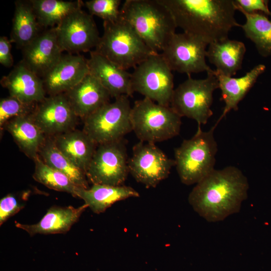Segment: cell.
I'll return each instance as SVG.
<instances>
[{
    "instance_id": "3957f363",
    "label": "cell",
    "mask_w": 271,
    "mask_h": 271,
    "mask_svg": "<svg viewBox=\"0 0 271 271\" xmlns=\"http://www.w3.org/2000/svg\"><path fill=\"white\" fill-rule=\"evenodd\" d=\"M120 18L156 53L162 52L177 28L172 15L160 0H126Z\"/></svg>"
},
{
    "instance_id": "f1b7e54d",
    "label": "cell",
    "mask_w": 271,
    "mask_h": 271,
    "mask_svg": "<svg viewBox=\"0 0 271 271\" xmlns=\"http://www.w3.org/2000/svg\"><path fill=\"white\" fill-rule=\"evenodd\" d=\"M246 18L240 25L245 36L254 44L258 53L264 57L271 55V18L261 13H242Z\"/></svg>"
},
{
    "instance_id": "ba28073f",
    "label": "cell",
    "mask_w": 271,
    "mask_h": 271,
    "mask_svg": "<svg viewBox=\"0 0 271 271\" xmlns=\"http://www.w3.org/2000/svg\"><path fill=\"white\" fill-rule=\"evenodd\" d=\"M128 97L116 98L84 119L83 131L97 145L120 140L132 131Z\"/></svg>"
},
{
    "instance_id": "7402d4cb",
    "label": "cell",
    "mask_w": 271,
    "mask_h": 271,
    "mask_svg": "<svg viewBox=\"0 0 271 271\" xmlns=\"http://www.w3.org/2000/svg\"><path fill=\"white\" fill-rule=\"evenodd\" d=\"M57 148L86 173L98 146L84 131L69 130L57 135Z\"/></svg>"
},
{
    "instance_id": "836d02e7",
    "label": "cell",
    "mask_w": 271,
    "mask_h": 271,
    "mask_svg": "<svg viewBox=\"0 0 271 271\" xmlns=\"http://www.w3.org/2000/svg\"><path fill=\"white\" fill-rule=\"evenodd\" d=\"M236 10L247 14L261 13L271 17L268 7V1L234 0Z\"/></svg>"
},
{
    "instance_id": "e575fe53",
    "label": "cell",
    "mask_w": 271,
    "mask_h": 271,
    "mask_svg": "<svg viewBox=\"0 0 271 271\" xmlns=\"http://www.w3.org/2000/svg\"><path fill=\"white\" fill-rule=\"evenodd\" d=\"M11 41L6 36L0 37V63L7 68L13 65L14 60L11 53Z\"/></svg>"
},
{
    "instance_id": "277c9868",
    "label": "cell",
    "mask_w": 271,
    "mask_h": 271,
    "mask_svg": "<svg viewBox=\"0 0 271 271\" xmlns=\"http://www.w3.org/2000/svg\"><path fill=\"white\" fill-rule=\"evenodd\" d=\"M93 50L126 70L156 53L120 18L114 22H103V34Z\"/></svg>"
},
{
    "instance_id": "ffe728a7",
    "label": "cell",
    "mask_w": 271,
    "mask_h": 271,
    "mask_svg": "<svg viewBox=\"0 0 271 271\" xmlns=\"http://www.w3.org/2000/svg\"><path fill=\"white\" fill-rule=\"evenodd\" d=\"M2 86L10 95L23 102L37 104L46 97L42 79L21 61L1 80Z\"/></svg>"
},
{
    "instance_id": "8992f818",
    "label": "cell",
    "mask_w": 271,
    "mask_h": 271,
    "mask_svg": "<svg viewBox=\"0 0 271 271\" xmlns=\"http://www.w3.org/2000/svg\"><path fill=\"white\" fill-rule=\"evenodd\" d=\"M132 130L140 141L155 144L179 134L181 117L170 106L159 104L144 97L131 107Z\"/></svg>"
},
{
    "instance_id": "9c48e42d",
    "label": "cell",
    "mask_w": 271,
    "mask_h": 271,
    "mask_svg": "<svg viewBox=\"0 0 271 271\" xmlns=\"http://www.w3.org/2000/svg\"><path fill=\"white\" fill-rule=\"evenodd\" d=\"M131 73L133 92L162 105L170 106L174 76L160 53H155L140 63Z\"/></svg>"
},
{
    "instance_id": "603a6c76",
    "label": "cell",
    "mask_w": 271,
    "mask_h": 271,
    "mask_svg": "<svg viewBox=\"0 0 271 271\" xmlns=\"http://www.w3.org/2000/svg\"><path fill=\"white\" fill-rule=\"evenodd\" d=\"M76 195L83 200L88 207L96 214L103 213L116 202L140 197L136 190L124 185L93 184L88 189L78 188Z\"/></svg>"
},
{
    "instance_id": "8fae6325",
    "label": "cell",
    "mask_w": 271,
    "mask_h": 271,
    "mask_svg": "<svg viewBox=\"0 0 271 271\" xmlns=\"http://www.w3.org/2000/svg\"><path fill=\"white\" fill-rule=\"evenodd\" d=\"M203 41L185 33H175L160 53L172 71L190 75L212 73L206 61V47Z\"/></svg>"
},
{
    "instance_id": "d6986e66",
    "label": "cell",
    "mask_w": 271,
    "mask_h": 271,
    "mask_svg": "<svg viewBox=\"0 0 271 271\" xmlns=\"http://www.w3.org/2000/svg\"><path fill=\"white\" fill-rule=\"evenodd\" d=\"M64 94L77 116L83 119L109 102L111 97L100 82L90 73Z\"/></svg>"
},
{
    "instance_id": "4316f807",
    "label": "cell",
    "mask_w": 271,
    "mask_h": 271,
    "mask_svg": "<svg viewBox=\"0 0 271 271\" xmlns=\"http://www.w3.org/2000/svg\"><path fill=\"white\" fill-rule=\"evenodd\" d=\"M39 156L47 165L67 176L77 187L89 188L85 172L60 152L53 140L45 139L40 149Z\"/></svg>"
},
{
    "instance_id": "2e32d148",
    "label": "cell",
    "mask_w": 271,
    "mask_h": 271,
    "mask_svg": "<svg viewBox=\"0 0 271 271\" xmlns=\"http://www.w3.org/2000/svg\"><path fill=\"white\" fill-rule=\"evenodd\" d=\"M22 50V62L40 78H43L63 55L55 28L41 32Z\"/></svg>"
},
{
    "instance_id": "d6a6232c",
    "label": "cell",
    "mask_w": 271,
    "mask_h": 271,
    "mask_svg": "<svg viewBox=\"0 0 271 271\" xmlns=\"http://www.w3.org/2000/svg\"><path fill=\"white\" fill-rule=\"evenodd\" d=\"M26 203L15 194L10 193L0 200V225L23 209Z\"/></svg>"
},
{
    "instance_id": "e0dca14e",
    "label": "cell",
    "mask_w": 271,
    "mask_h": 271,
    "mask_svg": "<svg viewBox=\"0 0 271 271\" xmlns=\"http://www.w3.org/2000/svg\"><path fill=\"white\" fill-rule=\"evenodd\" d=\"M89 73L95 77L114 98L132 96L131 73L99 54L90 52L87 59Z\"/></svg>"
},
{
    "instance_id": "f546056e",
    "label": "cell",
    "mask_w": 271,
    "mask_h": 271,
    "mask_svg": "<svg viewBox=\"0 0 271 271\" xmlns=\"http://www.w3.org/2000/svg\"><path fill=\"white\" fill-rule=\"evenodd\" d=\"M33 178L49 189L64 192L76 197L77 187L67 176L45 163L38 156L34 160Z\"/></svg>"
},
{
    "instance_id": "484cf974",
    "label": "cell",
    "mask_w": 271,
    "mask_h": 271,
    "mask_svg": "<svg viewBox=\"0 0 271 271\" xmlns=\"http://www.w3.org/2000/svg\"><path fill=\"white\" fill-rule=\"evenodd\" d=\"M30 1H17L13 19L11 41L22 49L41 32Z\"/></svg>"
},
{
    "instance_id": "44dd1931",
    "label": "cell",
    "mask_w": 271,
    "mask_h": 271,
    "mask_svg": "<svg viewBox=\"0 0 271 271\" xmlns=\"http://www.w3.org/2000/svg\"><path fill=\"white\" fill-rule=\"evenodd\" d=\"M265 70L264 65L258 64L244 75L238 78L227 76L214 70V74L218 81L219 88L221 91V100L225 103L222 113L215 124L216 126L231 110H238L239 102L253 87L259 76Z\"/></svg>"
},
{
    "instance_id": "6da1fadb",
    "label": "cell",
    "mask_w": 271,
    "mask_h": 271,
    "mask_svg": "<svg viewBox=\"0 0 271 271\" xmlns=\"http://www.w3.org/2000/svg\"><path fill=\"white\" fill-rule=\"evenodd\" d=\"M247 178L238 168L228 166L213 170L196 184L188 202L194 211L206 220H223L239 212L247 197Z\"/></svg>"
},
{
    "instance_id": "30bf717a",
    "label": "cell",
    "mask_w": 271,
    "mask_h": 271,
    "mask_svg": "<svg viewBox=\"0 0 271 271\" xmlns=\"http://www.w3.org/2000/svg\"><path fill=\"white\" fill-rule=\"evenodd\" d=\"M124 139L97 146L86 175L92 184L123 185L129 173Z\"/></svg>"
},
{
    "instance_id": "ac0fdd59",
    "label": "cell",
    "mask_w": 271,
    "mask_h": 271,
    "mask_svg": "<svg viewBox=\"0 0 271 271\" xmlns=\"http://www.w3.org/2000/svg\"><path fill=\"white\" fill-rule=\"evenodd\" d=\"M88 206L85 203L78 207H61L54 205L49 208L45 214L37 223L32 224L15 223L18 228L33 236L40 234H63L69 231L76 223Z\"/></svg>"
},
{
    "instance_id": "d4e9b609",
    "label": "cell",
    "mask_w": 271,
    "mask_h": 271,
    "mask_svg": "<svg viewBox=\"0 0 271 271\" xmlns=\"http://www.w3.org/2000/svg\"><path fill=\"white\" fill-rule=\"evenodd\" d=\"M4 126L26 156L33 160L39 156L45 134L34 122L31 114L13 118Z\"/></svg>"
},
{
    "instance_id": "7c38bea8",
    "label": "cell",
    "mask_w": 271,
    "mask_h": 271,
    "mask_svg": "<svg viewBox=\"0 0 271 271\" xmlns=\"http://www.w3.org/2000/svg\"><path fill=\"white\" fill-rule=\"evenodd\" d=\"M175 166L174 160L168 158L155 144L141 141L133 146L132 155L128 161L129 173L147 188H155L168 178Z\"/></svg>"
},
{
    "instance_id": "5b68a950",
    "label": "cell",
    "mask_w": 271,
    "mask_h": 271,
    "mask_svg": "<svg viewBox=\"0 0 271 271\" xmlns=\"http://www.w3.org/2000/svg\"><path fill=\"white\" fill-rule=\"evenodd\" d=\"M216 125L204 131L200 126L191 139L185 140L174 151L175 166L181 182L197 184L213 170L217 144L214 137Z\"/></svg>"
},
{
    "instance_id": "cb8c5ba5",
    "label": "cell",
    "mask_w": 271,
    "mask_h": 271,
    "mask_svg": "<svg viewBox=\"0 0 271 271\" xmlns=\"http://www.w3.org/2000/svg\"><path fill=\"white\" fill-rule=\"evenodd\" d=\"M208 46L206 57L216 67V72L232 77L241 68L246 52L242 42L227 38L211 43Z\"/></svg>"
},
{
    "instance_id": "4dcf8cb0",
    "label": "cell",
    "mask_w": 271,
    "mask_h": 271,
    "mask_svg": "<svg viewBox=\"0 0 271 271\" xmlns=\"http://www.w3.org/2000/svg\"><path fill=\"white\" fill-rule=\"evenodd\" d=\"M121 1L90 0L83 2L89 13L103 20V22H114L120 18Z\"/></svg>"
},
{
    "instance_id": "52a82bcc",
    "label": "cell",
    "mask_w": 271,
    "mask_h": 271,
    "mask_svg": "<svg viewBox=\"0 0 271 271\" xmlns=\"http://www.w3.org/2000/svg\"><path fill=\"white\" fill-rule=\"evenodd\" d=\"M219 88L218 81L212 73L201 79L188 78L174 89L170 106L181 117L195 120L198 126L205 124L213 115L211 109L214 91Z\"/></svg>"
},
{
    "instance_id": "7a4b0ae2",
    "label": "cell",
    "mask_w": 271,
    "mask_h": 271,
    "mask_svg": "<svg viewBox=\"0 0 271 271\" xmlns=\"http://www.w3.org/2000/svg\"><path fill=\"white\" fill-rule=\"evenodd\" d=\"M173 16L177 28L209 44L228 38L239 27L234 0H160Z\"/></svg>"
},
{
    "instance_id": "1f68e13d",
    "label": "cell",
    "mask_w": 271,
    "mask_h": 271,
    "mask_svg": "<svg viewBox=\"0 0 271 271\" xmlns=\"http://www.w3.org/2000/svg\"><path fill=\"white\" fill-rule=\"evenodd\" d=\"M37 104L26 103L10 95L2 98L0 101L1 127H3L7 122L13 118L31 114Z\"/></svg>"
},
{
    "instance_id": "83f0119b",
    "label": "cell",
    "mask_w": 271,
    "mask_h": 271,
    "mask_svg": "<svg viewBox=\"0 0 271 271\" xmlns=\"http://www.w3.org/2000/svg\"><path fill=\"white\" fill-rule=\"evenodd\" d=\"M42 28H55L66 17L81 8V1L30 0Z\"/></svg>"
},
{
    "instance_id": "9a60e30c",
    "label": "cell",
    "mask_w": 271,
    "mask_h": 271,
    "mask_svg": "<svg viewBox=\"0 0 271 271\" xmlns=\"http://www.w3.org/2000/svg\"><path fill=\"white\" fill-rule=\"evenodd\" d=\"M89 73L87 59L80 54L63 55L42 78L50 95L65 93Z\"/></svg>"
},
{
    "instance_id": "4fadbf2b",
    "label": "cell",
    "mask_w": 271,
    "mask_h": 271,
    "mask_svg": "<svg viewBox=\"0 0 271 271\" xmlns=\"http://www.w3.org/2000/svg\"><path fill=\"white\" fill-rule=\"evenodd\" d=\"M55 28L60 48L69 54L91 51L100 38L93 16L81 8L68 15Z\"/></svg>"
},
{
    "instance_id": "5bb4252c",
    "label": "cell",
    "mask_w": 271,
    "mask_h": 271,
    "mask_svg": "<svg viewBox=\"0 0 271 271\" xmlns=\"http://www.w3.org/2000/svg\"><path fill=\"white\" fill-rule=\"evenodd\" d=\"M31 116L45 134L69 131L77 117L64 93L50 95L38 103Z\"/></svg>"
}]
</instances>
